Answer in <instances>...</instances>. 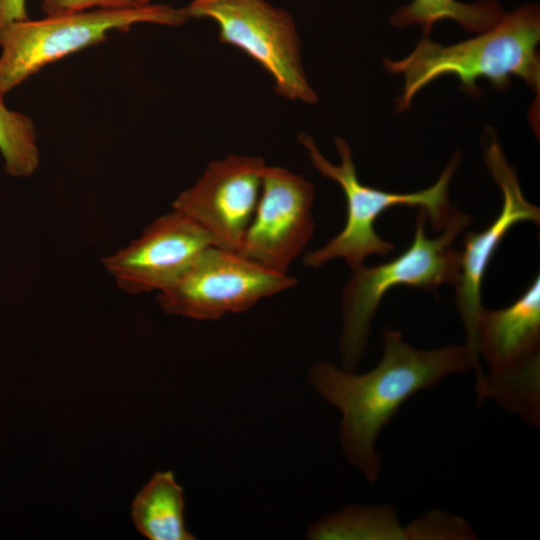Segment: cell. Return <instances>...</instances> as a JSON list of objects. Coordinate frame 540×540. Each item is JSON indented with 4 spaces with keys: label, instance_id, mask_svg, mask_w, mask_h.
<instances>
[{
    "label": "cell",
    "instance_id": "4",
    "mask_svg": "<svg viewBox=\"0 0 540 540\" xmlns=\"http://www.w3.org/2000/svg\"><path fill=\"white\" fill-rule=\"evenodd\" d=\"M313 166L321 175L336 182L342 189L347 205L343 229L323 247L308 252L303 262L309 267H320L335 258H343L353 270L364 265L370 255L387 256L394 245L381 238L375 229L378 217L387 209L399 205L418 207L426 213L434 230H442L450 216L449 185L460 163L455 154L439 179L429 188L412 193H393L363 184L356 172L352 152L347 142L339 137L335 145L340 163H331L320 152L306 133L298 135Z\"/></svg>",
    "mask_w": 540,
    "mask_h": 540
},
{
    "label": "cell",
    "instance_id": "16",
    "mask_svg": "<svg viewBox=\"0 0 540 540\" xmlns=\"http://www.w3.org/2000/svg\"><path fill=\"white\" fill-rule=\"evenodd\" d=\"M505 13L496 0L473 4L457 0H412L396 10L390 22L397 27L419 24L424 36H429L433 25L444 19L457 22L465 30L483 32L494 26Z\"/></svg>",
    "mask_w": 540,
    "mask_h": 540
},
{
    "label": "cell",
    "instance_id": "20",
    "mask_svg": "<svg viewBox=\"0 0 540 540\" xmlns=\"http://www.w3.org/2000/svg\"><path fill=\"white\" fill-rule=\"evenodd\" d=\"M27 19L25 0H0V28Z\"/></svg>",
    "mask_w": 540,
    "mask_h": 540
},
{
    "label": "cell",
    "instance_id": "18",
    "mask_svg": "<svg viewBox=\"0 0 540 540\" xmlns=\"http://www.w3.org/2000/svg\"><path fill=\"white\" fill-rule=\"evenodd\" d=\"M407 540H472L477 534L462 517L431 510L405 526Z\"/></svg>",
    "mask_w": 540,
    "mask_h": 540
},
{
    "label": "cell",
    "instance_id": "15",
    "mask_svg": "<svg viewBox=\"0 0 540 540\" xmlns=\"http://www.w3.org/2000/svg\"><path fill=\"white\" fill-rule=\"evenodd\" d=\"M477 400H495L528 424H540V356L518 366L483 373L476 383Z\"/></svg>",
    "mask_w": 540,
    "mask_h": 540
},
{
    "label": "cell",
    "instance_id": "10",
    "mask_svg": "<svg viewBox=\"0 0 540 540\" xmlns=\"http://www.w3.org/2000/svg\"><path fill=\"white\" fill-rule=\"evenodd\" d=\"M314 187L301 175L266 166L259 200L237 253L287 273L314 231Z\"/></svg>",
    "mask_w": 540,
    "mask_h": 540
},
{
    "label": "cell",
    "instance_id": "1",
    "mask_svg": "<svg viewBox=\"0 0 540 540\" xmlns=\"http://www.w3.org/2000/svg\"><path fill=\"white\" fill-rule=\"evenodd\" d=\"M470 369L466 345L422 350L409 344L399 330L386 328L382 357L372 370L355 374L320 361L309 369L308 380L322 399L341 412L340 442L346 459L375 483L383 467L376 442L400 407L421 390Z\"/></svg>",
    "mask_w": 540,
    "mask_h": 540
},
{
    "label": "cell",
    "instance_id": "8",
    "mask_svg": "<svg viewBox=\"0 0 540 540\" xmlns=\"http://www.w3.org/2000/svg\"><path fill=\"white\" fill-rule=\"evenodd\" d=\"M484 161L502 193L497 217L482 231L465 234L460 250L459 275L455 286V305L466 334V346L472 358L476 380L484 373L477 348V327L482 305L485 272L502 239L518 223H540V209L524 196L515 168L510 166L494 131L485 133Z\"/></svg>",
    "mask_w": 540,
    "mask_h": 540
},
{
    "label": "cell",
    "instance_id": "2",
    "mask_svg": "<svg viewBox=\"0 0 540 540\" xmlns=\"http://www.w3.org/2000/svg\"><path fill=\"white\" fill-rule=\"evenodd\" d=\"M479 36L451 45H442L423 36L415 49L397 61L385 59L384 67L404 77V87L397 100L398 110L410 107L415 95L435 79L456 76L462 89L479 94L476 81L485 78L500 90L510 84V77L523 79L537 93L540 89V12L536 4H526L505 13Z\"/></svg>",
    "mask_w": 540,
    "mask_h": 540
},
{
    "label": "cell",
    "instance_id": "3",
    "mask_svg": "<svg viewBox=\"0 0 540 540\" xmlns=\"http://www.w3.org/2000/svg\"><path fill=\"white\" fill-rule=\"evenodd\" d=\"M426 223V213L419 208L413 241L405 251L386 263L353 270L342 294V369L355 371L364 357L372 319L390 289L407 286L436 292L441 285L456 283L460 250L453 243L469 226L470 218L452 207L443 232L435 238L427 237Z\"/></svg>",
    "mask_w": 540,
    "mask_h": 540
},
{
    "label": "cell",
    "instance_id": "9",
    "mask_svg": "<svg viewBox=\"0 0 540 540\" xmlns=\"http://www.w3.org/2000/svg\"><path fill=\"white\" fill-rule=\"evenodd\" d=\"M266 168L261 157L229 155L211 162L202 176L174 200L209 236L212 245L238 252L254 215Z\"/></svg>",
    "mask_w": 540,
    "mask_h": 540
},
{
    "label": "cell",
    "instance_id": "7",
    "mask_svg": "<svg viewBox=\"0 0 540 540\" xmlns=\"http://www.w3.org/2000/svg\"><path fill=\"white\" fill-rule=\"evenodd\" d=\"M296 285V279L216 246L206 248L168 288L157 293L166 313L217 320L247 311L261 299Z\"/></svg>",
    "mask_w": 540,
    "mask_h": 540
},
{
    "label": "cell",
    "instance_id": "19",
    "mask_svg": "<svg viewBox=\"0 0 540 540\" xmlns=\"http://www.w3.org/2000/svg\"><path fill=\"white\" fill-rule=\"evenodd\" d=\"M150 5V0H42L47 16H58L91 9H134Z\"/></svg>",
    "mask_w": 540,
    "mask_h": 540
},
{
    "label": "cell",
    "instance_id": "17",
    "mask_svg": "<svg viewBox=\"0 0 540 540\" xmlns=\"http://www.w3.org/2000/svg\"><path fill=\"white\" fill-rule=\"evenodd\" d=\"M0 152L5 170L16 177L29 176L39 164L35 126L31 119L9 110L0 94Z\"/></svg>",
    "mask_w": 540,
    "mask_h": 540
},
{
    "label": "cell",
    "instance_id": "5",
    "mask_svg": "<svg viewBox=\"0 0 540 540\" xmlns=\"http://www.w3.org/2000/svg\"><path fill=\"white\" fill-rule=\"evenodd\" d=\"M186 8L150 4L134 9H92L42 20L15 21L0 28V94L22 83L44 66L101 43L115 30L137 23L179 25Z\"/></svg>",
    "mask_w": 540,
    "mask_h": 540
},
{
    "label": "cell",
    "instance_id": "6",
    "mask_svg": "<svg viewBox=\"0 0 540 540\" xmlns=\"http://www.w3.org/2000/svg\"><path fill=\"white\" fill-rule=\"evenodd\" d=\"M186 9L189 17L215 21L220 42L259 63L273 77L277 94L317 102L301 64L295 24L287 12L264 0H194Z\"/></svg>",
    "mask_w": 540,
    "mask_h": 540
},
{
    "label": "cell",
    "instance_id": "11",
    "mask_svg": "<svg viewBox=\"0 0 540 540\" xmlns=\"http://www.w3.org/2000/svg\"><path fill=\"white\" fill-rule=\"evenodd\" d=\"M209 246L213 245L207 233L172 209L102 262L122 291L132 295L159 293L172 285Z\"/></svg>",
    "mask_w": 540,
    "mask_h": 540
},
{
    "label": "cell",
    "instance_id": "14",
    "mask_svg": "<svg viewBox=\"0 0 540 540\" xmlns=\"http://www.w3.org/2000/svg\"><path fill=\"white\" fill-rule=\"evenodd\" d=\"M311 540H407L405 526L388 504L349 505L312 523Z\"/></svg>",
    "mask_w": 540,
    "mask_h": 540
},
{
    "label": "cell",
    "instance_id": "13",
    "mask_svg": "<svg viewBox=\"0 0 540 540\" xmlns=\"http://www.w3.org/2000/svg\"><path fill=\"white\" fill-rule=\"evenodd\" d=\"M183 488L171 471L156 472L136 494L131 517L136 529L150 540H193L184 519Z\"/></svg>",
    "mask_w": 540,
    "mask_h": 540
},
{
    "label": "cell",
    "instance_id": "12",
    "mask_svg": "<svg viewBox=\"0 0 540 540\" xmlns=\"http://www.w3.org/2000/svg\"><path fill=\"white\" fill-rule=\"evenodd\" d=\"M479 357L496 372L540 356V276L509 306L483 309L477 327Z\"/></svg>",
    "mask_w": 540,
    "mask_h": 540
}]
</instances>
